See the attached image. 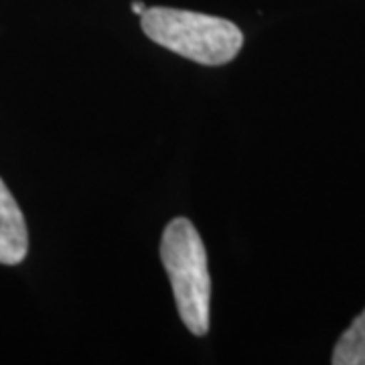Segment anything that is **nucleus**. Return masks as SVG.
<instances>
[{
    "label": "nucleus",
    "instance_id": "1",
    "mask_svg": "<svg viewBox=\"0 0 365 365\" xmlns=\"http://www.w3.org/2000/svg\"><path fill=\"white\" fill-rule=\"evenodd\" d=\"M144 35L201 66H225L237 57L244 33L220 16L155 6L140 14Z\"/></svg>",
    "mask_w": 365,
    "mask_h": 365
},
{
    "label": "nucleus",
    "instance_id": "2",
    "mask_svg": "<svg viewBox=\"0 0 365 365\" xmlns=\"http://www.w3.org/2000/svg\"><path fill=\"white\" fill-rule=\"evenodd\" d=\"M160 260L169 274L182 325L197 337L207 335L211 302L207 252L197 227L187 217H175L165 227Z\"/></svg>",
    "mask_w": 365,
    "mask_h": 365
},
{
    "label": "nucleus",
    "instance_id": "3",
    "mask_svg": "<svg viewBox=\"0 0 365 365\" xmlns=\"http://www.w3.org/2000/svg\"><path fill=\"white\" fill-rule=\"evenodd\" d=\"M29 254L26 222L13 193L0 179V264L16 266Z\"/></svg>",
    "mask_w": 365,
    "mask_h": 365
},
{
    "label": "nucleus",
    "instance_id": "4",
    "mask_svg": "<svg viewBox=\"0 0 365 365\" xmlns=\"http://www.w3.org/2000/svg\"><path fill=\"white\" fill-rule=\"evenodd\" d=\"M331 361L333 365H365V309L339 337Z\"/></svg>",
    "mask_w": 365,
    "mask_h": 365
},
{
    "label": "nucleus",
    "instance_id": "5",
    "mask_svg": "<svg viewBox=\"0 0 365 365\" xmlns=\"http://www.w3.org/2000/svg\"><path fill=\"white\" fill-rule=\"evenodd\" d=\"M144 11H146V6H144V2H140V0H134V2H132V13L143 14Z\"/></svg>",
    "mask_w": 365,
    "mask_h": 365
}]
</instances>
